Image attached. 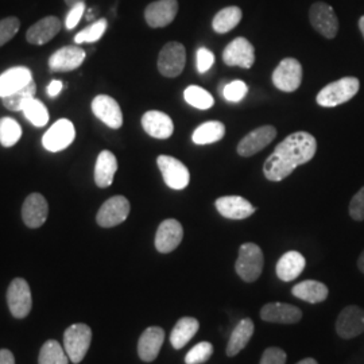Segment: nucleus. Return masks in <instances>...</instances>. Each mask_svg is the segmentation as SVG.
I'll return each instance as SVG.
<instances>
[{
  "mask_svg": "<svg viewBox=\"0 0 364 364\" xmlns=\"http://www.w3.org/2000/svg\"><path fill=\"white\" fill-rule=\"evenodd\" d=\"M317 141L306 131L293 132L275 147L263 165V174L269 181L279 182L290 176L299 165L313 159Z\"/></svg>",
  "mask_w": 364,
  "mask_h": 364,
  "instance_id": "obj_1",
  "label": "nucleus"
},
{
  "mask_svg": "<svg viewBox=\"0 0 364 364\" xmlns=\"http://www.w3.org/2000/svg\"><path fill=\"white\" fill-rule=\"evenodd\" d=\"M263 264L264 258L259 246L255 243H245L240 246L235 270L245 282H255L263 272Z\"/></svg>",
  "mask_w": 364,
  "mask_h": 364,
  "instance_id": "obj_2",
  "label": "nucleus"
},
{
  "mask_svg": "<svg viewBox=\"0 0 364 364\" xmlns=\"http://www.w3.org/2000/svg\"><path fill=\"white\" fill-rule=\"evenodd\" d=\"M360 82L356 77H343L328 84L317 95V105L321 107H336L350 102L359 92Z\"/></svg>",
  "mask_w": 364,
  "mask_h": 364,
  "instance_id": "obj_3",
  "label": "nucleus"
},
{
  "mask_svg": "<svg viewBox=\"0 0 364 364\" xmlns=\"http://www.w3.org/2000/svg\"><path fill=\"white\" fill-rule=\"evenodd\" d=\"M92 329L87 324H73L64 333V348L72 363L78 364L91 347Z\"/></svg>",
  "mask_w": 364,
  "mask_h": 364,
  "instance_id": "obj_4",
  "label": "nucleus"
},
{
  "mask_svg": "<svg viewBox=\"0 0 364 364\" xmlns=\"http://www.w3.org/2000/svg\"><path fill=\"white\" fill-rule=\"evenodd\" d=\"M186 64V52L180 42L166 43L158 55V70L165 77L180 76Z\"/></svg>",
  "mask_w": 364,
  "mask_h": 364,
  "instance_id": "obj_5",
  "label": "nucleus"
},
{
  "mask_svg": "<svg viewBox=\"0 0 364 364\" xmlns=\"http://www.w3.org/2000/svg\"><path fill=\"white\" fill-rule=\"evenodd\" d=\"M130 210V201L124 196H114L100 207L96 215V221L103 228H112L126 221Z\"/></svg>",
  "mask_w": 364,
  "mask_h": 364,
  "instance_id": "obj_6",
  "label": "nucleus"
},
{
  "mask_svg": "<svg viewBox=\"0 0 364 364\" xmlns=\"http://www.w3.org/2000/svg\"><path fill=\"white\" fill-rule=\"evenodd\" d=\"M9 309L15 318H25L31 312L33 297L26 279L15 278L7 289Z\"/></svg>",
  "mask_w": 364,
  "mask_h": 364,
  "instance_id": "obj_7",
  "label": "nucleus"
},
{
  "mask_svg": "<svg viewBox=\"0 0 364 364\" xmlns=\"http://www.w3.org/2000/svg\"><path fill=\"white\" fill-rule=\"evenodd\" d=\"M156 165L170 189L182 191L189 185L191 173L180 159L174 156H159L156 158Z\"/></svg>",
  "mask_w": 364,
  "mask_h": 364,
  "instance_id": "obj_8",
  "label": "nucleus"
},
{
  "mask_svg": "<svg viewBox=\"0 0 364 364\" xmlns=\"http://www.w3.org/2000/svg\"><path fill=\"white\" fill-rule=\"evenodd\" d=\"M76 138V129L68 119L57 120L42 138V144L48 151L58 153L68 149Z\"/></svg>",
  "mask_w": 364,
  "mask_h": 364,
  "instance_id": "obj_9",
  "label": "nucleus"
},
{
  "mask_svg": "<svg viewBox=\"0 0 364 364\" xmlns=\"http://www.w3.org/2000/svg\"><path fill=\"white\" fill-rule=\"evenodd\" d=\"M302 82V65L296 58H284L274 69L273 84L279 91H297Z\"/></svg>",
  "mask_w": 364,
  "mask_h": 364,
  "instance_id": "obj_10",
  "label": "nucleus"
},
{
  "mask_svg": "<svg viewBox=\"0 0 364 364\" xmlns=\"http://www.w3.org/2000/svg\"><path fill=\"white\" fill-rule=\"evenodd\" d=\"M309 21L313 28L328 39L335 38L338 31V19L333 9L323 3L317 1L312 4L309 11Z\"/></svg>",
  "mask_w": 364,
  "mask_h": 364,
  "instance_id": "obj_11",
  "label": "nucleus"
},
{
  "mask_svg": "<svg viewBox=\"0 0 364 364\" xmlns=\"http://www.w3.org/2000/svg\"><path fill=\"white\" fill-rule=\"evenodd\" d=\"M223 61L225 65L250 69L255 63V49L248 39L237 37L225 46L223 52Z\"/></svg>",
  "mask_w": 364,
  "mask_h": 364,
  "instance_id": "obj_12",
  "label": "nucleus"
},
{
  "mask_svg": "<svg viewBox=\"0 0 364 364\" xmlns=\"http://www.w3.org/2000/svg\"><path fill=\"white\" fill-rule=\"evenodd\" d=\"M335 328L341 338H358L364 332V309L356 305L344 308L338 314Z\"/></svg>",
  "mask_w": 364,
  "mask_h": 364,
  "instance_id": "obj_13",
  "label": "nucleus"
},
{
  "mask_svg": "<svg viewBox=\"0 0 364 364\" xmlns=\"http://www.w3.org/2000/svg\"><path fill=\"white\" fill-rule=\"evenodd\" d=\"M178 13L177 0H156L144 10L146 23L153 28L169 26Z\"/></svg>",
  "mask_w": 364,
  "mask_h": 364,
  "instance_id": "obj_14",
  "label": "nucleus"
},
{
  "mask_svg": "<svg viewBox=\"0 0 364 364\" xmlns=\"http://www.w3.org/2000/svg\"><path fill=\"white\" fill-rule=\"evenodd\" d=\"M95 117L102 120L109 129L117 130L123 126V114L117 100L108 95H99L92 102Z\"/></svg>",
  "mask_w": 364,
  "mask_h": 364,
  "instance_id": "obj_15",
  "label": "nucleus"
},
{
  "mask_svg": "<svg viewBox=\"0 0 364 364\" xmlns=\"http://www.w3.org/2000/svg\"><path fill=\"white\" fill-rule=\"evenodd\" d=\"M215 207L223 218L231 220H243L252 216L257 208L240 196H223L215 201Z\"/></svg>",
  "mask_w": 364,
  "mask_h": 364,
  "instance_id": "obj_16",
  "label": "nucleus"
},
{
  "mask_svg": "<svg viewBox=\"0 0 364 364\" xmlns=\"http://www.w3.org/2000/svg\"><path fill=\"white\" fill-rule=\"evenodd\" d=\"M259 316L260 318L266 323L297 324L302 318V312L299 308L290 304L270 302L260 309Z\"/></svg>",
  "mask_w": 364,
  "mask_h": 364,
  "instance_id": "obj_17",
  "label": "nucleus"
},
{
  "mask_svg": "<svg viewBox=\"0 0 364 364\" xmlns=\"http://www.w3.org/2000/svg\"><path fill=\"white\" fill-rule=\"evenodd\" d=\"M277 136V130L273 126H262L247 134L239 144L237 153L240 156H252L260 150L266 149Z\"/></svg>",
  "mask_w": 364,
  "mask_h": 364,
  "instance_id": "obj_18",
  "label": "nucleus"
},
{
  "mask_svg": "<svg viewBox=\"0 0 364 364\" xmlns=\"http://www.w3.org/2000/svg\"><path fill=\"white\" fill-rule=\"evenodd\" d=\"M183 228L181 223L176 219L164 220L156 234V248L161 254H169L181 245Z\"/></svg>",
  "mask_w": 364,
  "mask_h": 364,
  "instance_id": "obj_19",
  "label": "nucleus"
},
{
  "mask_svg": "<svg viewBox=\"0 0 364 364\" xmlns=\"http://www.w3.org/2000/svg\"><path fill=\"white\" fill-rule=\"evenodd\" d=\"M49 215L46 198L39 193L27 196L22 207V219L28 228H39L45 224Z\"/></svg>",
  "mask_w": 364,
  "mask_h": 364,
  "instance_id": "obj_20",
  "label": "nucleus"
},
{
  "mask_svg": "<svg viewBox=\"0 0 364 364\" xmlns=\"http://www.w3.org/2000/svg\"><path fill=\"white\" fill-rule=\"evenodd\" d=\"M165 341V331L159 326H150L141 335L138 341V355L144 363L154 362Z\"/></svg>",
  "mask_w": 364,
  "mask_h": 364,
  "instance_id": "obj_21",
  "label": "nucleus"
},
{
  "mask_svg": "<svg viewBox=\"0 0 364 364\" xmlns=\"http://www.w3.org/2000/svg\"><path fill=\"white\" fill-rule=\"evenodd\" d=\"M85 55V50L78 46H65L53 53L49 66L53 72H70L82 65Z\"/></svg>",
  "mask_w": 364,
  "mask_h": 364,
  "instance_id": "obj_22",
  "label": "nucleus"
},
{
  "mask_svg": "<svg viewBox=\"0 0 364 364\" xmlns=\"http://www.w3.org/2000/svg\"><path fill=\"white\" fill-rule=\"evenodd\" d=\"M63 28V22L57 16H45L27 30L26 39L31 45H45L52 41Z\"/></svg>",
  "mask_w": 364,
  "mask_h": 364,
  "instance_id": "obj_23",
  "label": "nucleus"
},
{
  "mask_svg": "<svg viewBox=\"0 0 364 364\" xmlns=\"http://www.w3.org/2000/svg\"><path fill=\"white\" fill-rule=\"evenodd\" d=\"M142 127L147 135L156 139H168L174 131L171 117L161 111H147L142 117Z\"/></svg>",
  "mask_w": 364,
  "mask_h": 364,
  "instance_id": "obj_24",
  "label": "nucleus"
},
{
  "mask_svg": "<svg viewBox=\"0 0 364 364\" xmlns=\"http://www.w3.org/2000/svg\"><path fill=\"white\" fill-rule=\"evenodd\" d=\"M33 81V73L26 66H15L0 75V97L22 90Z\"/></svg>",
  "mask_w": 364,
  "mask_h": 364,
  "instance_id": "obj_25",
  "label": "nucleus"
},
{
  "mask_svg": "<svg viewBox=\"0 0 364 364\" xmlns=\"http://www.w3.org/2000/svg\"><path fill=\"white\" fill-rule=\"evenodd\" d=\"M305 266H306V260L301 252L289 251L278 260L275 272H277V277L281 281L290 282V281H294L296 278H299L302 272L305 270Z\"/></svg>",
  "mask_w": 364,
  "mask_h": 364,
  "instance_id": "obj_26",
  "label": "nucleus"
},
{
  "mask_svg": "<svg viewBox=\"0 0 364 364\" xmlns=\"http://www.w3.org/2000/svg\"><path fill=\"white\" fill-rule=\"evenodd\" d=\"M117 171V159L109 150H103L95 165V182L99 188H108L112 185Z\"/></svg>",
  "mask_w": 364,
  "mask_h": 364,
  "instance_id": "obj_27",
  "label": "nucleus"
},
{
  "mask_svg": "<svg viewBox=\"0 0 364 364\" xmlns=\"http://www.w3.org/2000/svg\"><path fill=\"white\" fill-rule=\"evenodd\" d=\"M254 323L251 318H243L240 320L236 326H235L230 340H228V344H227V356L232 358L236 356L239 352L242 351L246 346L248 344V341L252 338L254 335Z\"/></svg>",
  "mask_w": 364,
  "mask_h": 364,
  "instance_id": "obj_28",
  "label": "nucleus"
},
{
  "mask_svg": "<svg viewBox=\"0 0 364 364\" xmlns=\"http://www.w3.org/2000/svg\"><path fill=\"white\" fill-rule=\"evenodd\" d=\"M291 294L305 302H309V304H320L328 299L329 289L323 282L308 279V281H302L296 287H293Z\"/></svg>",
  "mask_w": 364,
  "mask_h": 364,
  "instance_id": "obj_29",
  "label": "nucleus"
},
{
  "mask_svg": "<svg viewBox=\"0 0 364 364\" xmlns=\"http://www.w3.org/2000/svg\"><path fill=\"white\" fill-rule=\"evenodd\" d=\"M200 323L195 317H182L170 333V343L174 350H181L198 332Z\"/></svg>",
  "mask_w": 364,
  "mask_h": 364,
  "instance_id": "obj_30",
  "label": "nucleus"
},
{
  "mask_svg": "<svg viewBox=\"0 0 364 364\" xmlns=\"http://www.w3.org/2000/svg\"><path fill=\"white\" fill-rule=\"evenodd\" d=\"M224 135H225V126L218 120H210V122H205V123L200 124L196 129L192 135V139L196 144L203 146V144L219 142L224 138Z\"/></svg>",
  "mask_w": 364,
  "mask_h": 364,
  "instance_id": "obj_31",
  "label": "nucleus"
},
{
  "mask_svg": "<svg viewBox=\"0 0 364 364\" xmlns=\"http://www.w3.org/2000/svg\"><path fill=\"white\" fill-rule=\"evenodd\" d=\"M242 16H243V13L239 7H236V6L225 7L215 15L212 27L218 34H225V33L234 30L235 27L240 23Z\"/></svg>",
  "mask_w": 364,
  "mask_h": 364,
  "instance_id": "obj_32",
  "label": "nucleus"
},
{
  "mask_svg": "<svg viewBox=\"0 0 364 364\" xmlns=\"http://www.w3.org/2000/svg\"><path fill=\"white\" fill-rule=\"evenodd\" d=\"M36 92H37V85L34 81H31L30 84H27L26 87H23L19 91L14 92L11 95L3 97V105L14 111V112H19L23 111V108L26 107L33 99H36Z\"/></svg>",
  "mask_w": 364,
  "mask_h": 364,
  "instance_id": "obj_33",
  "label": "nucleus"
},
{
  "mask_svg": "<svg viewBox=\"0 0 364 364\" xmlns=\"http://www.w3.org/2000/svg\"><path fill=\"white\" fill-rule=\"evenodd\" d=\"M38 364H69V356L58 341L48 340L39 351Z\"/></svg>",
  "mask_w": 364,
  "mask_h": 364,
  "instance_id": "obj_34",
  "label": "nucleus"
},
{
  "mask_svg": "<svg viewBox=\"0 0 364 364\" xmlns=\"http://www.w3.org/2000/svg\"><path fill=\"white\" fill-rule=\"evenodd\" d=\"M22 138V127L13 117L0 119V144L3 147H13Z\"/></svg>",
  "mask_w": 364,
  "mask_h": 364,
  "instance_id": "obj_35",
  "label": "nucleus"
},
{
  "mask_svg": "<svg viewBox=\"0 0 364 364\" xmlns=\"http://www.w3.org/2000/svg\"><path fill=\"white\" fill-rule=\"evenodd\" d=\"M185 102L197 109H209L215 105L213 96L198 85H189L183 92Z\"/></svg>",
  "mask_w": 364,
  "mask_h": 364,
  "instance_id": "obj_36",
  "label": "nucleus"
},
{
  "mask_svg": "<svg viewBox=\"0 0 364 364\" xmlns=\"http://www.w3.org/2000/svg\"><path fill=\"white\" fill-rule=\"evenodd\" d=\"M25 114L27 120L31 122L36 127H43L49 122V111L42 102L37 99H33L22 111Z\"/></svg>",
  "mask_w": 364,
  "mask_h": 364,
  "instance_id": "obj_37",
  "label": "nucleus"
},
{
  "mask_svg": "<svg viewBox=\"0 0 364 364\" xmlns=\"http://www.w3.org/2000/svg\"><path fill=\"white\" fill-rule=\"evenodd\" d=\"M108 26V22L105 18L93 22L91 26L81 30L77 36L75 37V42L80 45V43H93L100 41V38L105 36V30Z\"/></svg>",
  "mask_w": 364,
  "mask_h": 364,
  "instance_id": "obj_38",
  "label": "nucleus"
},
{
  "mask_svg": "<svg viewBox=\"0 0 364 364\" xmlns=\"http://www.w3.org/2000/svg\"><path fill=\"white\" fill-rule=\"evenodd\" d=\"M213 353V346L209 341H201L196 344L185 356V364H203L208 362Z\"/></svg>",
  "mask_w": 364,
  "mask_h": 364,
  "instance_id": "obj_39",
  "label": "nucleus"
},
{
  "mask_svg": "<svg viewBox=\"0 0 364 364\" xmlns=\"http://www.w3.org/2000/svg\"><path fill=\"white\" fill-rule=\"evenodd\" d=\"M247 92V84L245 81L234 80L230 84L224 85L223 96H224L225 100H228L231 103H239V102H242L246 97Z\"/></svg>",
  "mask_w": 364,
  "mask_h": 364,
  "instance_id": "obj_40",
  "label": "nucleus"
},
{
  "mask_svg": "<svg viewBox=\"0 0 364 364\" xmlns=\"http://www.w3.org/2000/svg\"><path fill=\"white\" fill-rule=\"evenodd\" d=\"M21 28V21L16 16H9L0 21V46L6 45L16 36Z\"/></svg>",
  "mask_w": 364,
  "mask_h": 364,
  "instance_id": "obj_41",
  "label": "nucleus"
},
{
  "mask_svg": "<svg viewBox=\"0 0 364 364\" xmlns=\"http://www.w3.org/2000/svg\"><path fill=\"white\" fill-rule=\"evenodd\" d=\"M287 352L278 347H270L264 350L259 364H285L287 363Z\"/></svg>",
  "mask_w": 364,
  "mask_h": 364,
  "instance_id": "obj_42",
  "label": "nucleus"
},
{
  "mask_svg": "<svg viewBox=\"0 0 364 364\" xmlns=\"http://www.w3.org/2000/svg\"><path fill=\"white\" fill-rule=\"evenodd\" d=\"M350 215L353 220H364V186L352 197L350 203Z\"/></svg>",
  "mask_w": 364,
  "mask_h": 364,
  "instance_id": "obj_43",
  "label": "nucleus"
},
{
  "mask_svg": "<svg viewBox=\"0 0 364 364\" xmlns=\"http://www.w3.org/2000/svg\"><path fill=\"white\" fill-rule=\"evenodd\" d=\"M196 58H197V70L200 73L208 72L209 69L213 65V63H215L213 53L208 50V49H205V48H200L197 50Z\"/></svg>",
  "mask_w": 364,
  "mask_h": 364,
  "instance_id": "obj_44",
  "label": "nucleus"
},
{
  "mask_svg": "<svg viewBox=\"0 0 364 364\" xmlns=\"http://www.w3.org/2000/svg\"><path fill=\"white\" fill-rule=\"evenodd\" d=\"M85 13V1L84 3H77L70 7V11L66 16L65 26L68 30H72L77 26L78 22L81 21L82 15Z\"/></svg>",
  "mask_w": 364,
  "mask_h": 364,
  "instance_id": "obj_45",
  "label": "nucleus"
},
{
  "mask_svg": "<svg viewBox=\"0 0 364 364\" xmlns=\"http://www.w3.org/2000/svg\"><path fill=\"white\" fill-rule=\"evenodd\" d=\"M63 88H64V84L60 80H53V81H50V84L48 85L46 91H48V95L50 97H57L63 91Z\"/></svg>",
  "mask_w": 364,
  "mask_h": 364,
  "instance_id": "obj_46",
  "label": "nucleus"
},
{
  "mask_svg": "<svg viewBox=\"0 0 364 364\" xmlns=\"http://www.w3.org/2000/svg\"><path fill=\"white\" fill-rule=\"evenodd\" d=\"M0 364H15V358L10 350H0Z\"/></svg>",
  "mask_w": 364,
  "mask_h": 364,
  "instance_id": "obj_47",
  "label": "nucleus"
},
{
  "mask_svg": "<svg viewBox=\"0 0 364 364\" xmlns=\"http://www.w3.org/2000/svg\"><path fill=\"white\" fill-rule=\"evenodd\" d=\"M358 267H359V270L364 274V250L363 252L360 254V257H359V259H358Z\"/></svg>",
  "mask_w": 364,
  "mask_h": 364,
  "instance_id": "obj_48",
  "label": "nucleus"
},
{
  "mask_svg": "<svg viewBox=\"0 0 364 364\" xmlns=\"http://www.w3.org/2000/svg\"><path fill=\"white\" fill-rule=\"evenodd\" d=\"M297 364H318L317 363V360L316 359H313V358H306V359H304V360H301Z\"/></svg>",
  "mask_w": 364,
  "mask_h": 364,
  "instance_id": "obj_49",
  "label": "nucleus"
},
{
  "mask_svg": "<svg viewBox=\"0 0 364 364\" xmlns=\"http://www.w3.org/2000/svg\"><path fill=\"white\" fill-rule=\"evenodd\" d=\"M84 1H85V0H65L66 4L70 6V7L75 6V4H77V3H84Z\"/></svg>",
  "mask_w": 364,
  "mask_h": 364,
  "instance_id": "obj_50",
  "label": "nucleus"
},
{
  "mask_svg": "<svg viewBox=\"0 0 364 364\" xmlns=\"http://www.w3.org/2000/svg\"><path fill=\"white\" fill-rule=\"evenodd\" d=\"M359 28H360V31H362L364 38V15L360 18V21H359Z\"/></svg>",
  "mask_w": 364,
  "mask_h": 364,
  "instance_id": "obj_51",
  "label": "nucleus"
}]
</instances>
